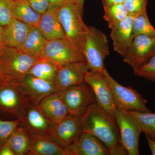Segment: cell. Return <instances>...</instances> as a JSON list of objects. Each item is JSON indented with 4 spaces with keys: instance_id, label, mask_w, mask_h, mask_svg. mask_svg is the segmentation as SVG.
Here are the masks:
<instances>
[{
    "instance_id": "17",
    "label": "cell",
    "mask_w": 155,
    "mask_h": 155,
    "mask_svg": "<svg viewBox=\"0 0 155 155\" xmlns=\"http://www.w3.org/2000/svg\"><path fill=\"white\" fill-rule=\"evenodd\" d=\"M37 107L45 117L53 123L60 122L69 115L58 91L43 99Z\"/></svg>"
},
{
    "instance_id": "13",
    "label": "cell",
    "mask_w": 155,
    "mask_h": 155,
    "mask_svg": "<svg viewBox=\"0 0 155 155\" xmlns=\"http://www.w3.org/2000/svg\"><path fill=\"white\" fill-rule=\"evenodd\" d=\"M89 69L86 62H77L58 67L53 84L56 90H63L85 82Z\"/></svg>"
},
{
    "instance_id": "11",
    "label": "cell",
    "mask_w": 155,
    "mask_h": 155,
    "mask_svg": "<svg viewBox=\"0 0 155 155\" xmlns=\"http://www.w3.org/2000/svg\"><path fill=\"white\" fill-rule=\"evenodd\" d=\"M81 116L69 115L58 123H54L48 135L60 146L67 149L83 133Z\"/></svg>"
},
{
    "instance_id": "3",
    "label": "cell",
    "mask_w": 155,
    "mask_h": 155,
    "mask_svg": "<svg viewBox=\"0 0 155 155\" xmlns=\"http://www.w3.org/2000/svg\"><path fill=\"white\" fill-rule=\"evenodd\" d=\"M109 53V43L105 35L98 28L89 26L82 54L90 71L102 72L105 69L104 62Z\"/></svg>"
},
{
    "instance_id": "26",
    "label": "cell",
    "mask_w": 155,
    "mask_h": 155,
    "mask_svg": "<svg viewBox=\"0 0 155 155\" xmlns=\"http://www.w3.org/2000/svg\"><path fill=\"white\" fill-rule=\"evenodd\" d=\"M135 119L145 135L155 140V113L126 111Z\"/></svg>"
},
{
    "instance_id": "38",
    "label": "cell",
    "mask_w": 155,
    "mask_h": 155,
    "mask_svg": "<svg viewBox=\"0 0 155 155\" xmlns=\"http://www.w3.org/2000/svg\"><path fill=\"white\" fill-rule=\"evenodd\" d=\"M124 1L125 0H102V3L104 8L115 4L123 3Z\"/></svg>"
},
{
    "instance_id": "9",
    "label": "cell",
    "mask_w": 155,
    "mask_h": 155,
    "mask_svg": "<svg viewBox=\"0 0 155 155\" xmlns=\"http://www.w3.org/2000/svg\"><path fill=\"white\" fill-rule=\"evenodd\" d=\"M120 132L121 142L128 155H139V140L141 128L127 111L117 108L114 114Z\"/></svg>"
},
{
    "instance_id": "6",
    "label": "cell",
    "mask_w": 155,
    "mask_h": 155,
    "mask_svg": "<svg viewBox=\"0 0 155 155\" xmlns=\"http://www.w3.org/2000/svg\"><path fill=\"white\" fill-rule=\"evenodd\" d=\"M0 58L7 75L18 82L23 80L31 67L39 60L19 49L5 46L0 51Z\"/></svg>"
},
{
    "instance_id": "31",
    "label": "cell",
    "mask_w": 155,
    "mask_h": 155,
    "mask_svg": "<svg viewBox=\"0 0 155 155\" xmlns=\"http://www.w3.org/2000/svg\"><path fill=\"white\" fill-rule=\"evenodd\" d=\"M134 75L155 83V55L134 73Z\"/></svg>"
},
{
    "instance_id": "28",
    "label": "cell",
    "mask_w": 155,
    "mask_h": 155,
    "mask_svg": "<svg viewBox=\"0 0 155 155\" xmlns=\"http://www.w3.org/2000/svg\"><path fill=\"white\" fill-rule=\"evenodd\" d=\"M140 35L155 38V28L151 24L147 12L134 18L132 36L134 38Z\"/></svg>"
},
{
    "instance_id": "35",
    "label": "cell",
    "mask_w": 155,
    "mask_h": 155,
    "mask_svg": "<svg viewBox=\"0 0 155 155\" xmlns=\"http://www.w3.org/2000/svg\"><path fill=\"white\" fill-rule=\"evenodd\" d=\"M0 155H15L8 142L0 147Z\"/></svg>"
},
{
    "instance_id": "7",
    "label": "cell",
    "mask_w": 155,
    "mask_h": 155,
    "mask_svg": "<svg viewBox=\"0 0 155 155\" xmlns=\"http://www.w3.org/2000/svg\"><path fill=\"white\" fill-rule=\"evenodd\" d=\"M41 59L48 60L58 67L86 62L82 53L66 38L47 40Z\"/></svg>"
},
{
    "instance_id": "36",
    "label": "cell",
    "mask_w": 155,
    "mask_h": 155,
    "mask_svg": "<svg viewBox=\"0 0 155 155\" xmlns=\"http://www.w3.org/2000/svg\"><path fill=\"white\" fill-rule=\"evenodd\" d=\"M150 150L152 155H155V140L150 138L148 136L145 135Z\"/></svg>"
},
{
    "instance_id": "22",
    "label": "cell",
    "mask_w": 155,
    "mask_h": 155,
    "mask_svg": "<svg viewBox=\"0 0 155 155\" xmlns=\"http://www.w3.org/2000/svg\"><path fill=\"white\" fill-rule=\"evenodd\" d=\"M47 40L38 27L33 26L19 49L28 55L40 59Z\"/></svg>"
},
{
    "instance_id": "23",
    "label": "cell",
    "mask_w": 155,
    "mask_h": 155,
    "mask_svg": "<svg viewBox=\"0 0 155 155\" xmlns=\"http://www.w3.org/2000/svg\"><path fill=\"white\" fill-rule=\"evenodd\" d=\"M12 17L31 26L38 27L41 15L32 8L26 0H14L11 8Z\"/></svg>"
},
{
    "instance_id": "12",
    "label": "cell",
    "mask_w": 155,
    "mask_h": 155,
    "mask_svg": "<svg viewBox=\"0 0 155 155\" xmlns=\"http://www.w3.org/2000/svg\"><path fill=\"white\" fill-rule=\"evenodd\" d=\"M85 82L92 90L98 106L114 117L117 108L110 86L102 72L88 71L85 76Z\"/></svg>"
},
{
    "instance_id": "37",
    "label": "cell",
    "mask_w": 155,
    "mask_h": 155,
    "mask_svg": "<svg viewBox=\"0 0 155 155\" xmlns=\"http://www.w3.org/2000/svg\"><path fill=\"white\" fill-rule=\"evenodd\" d=\"M51 5L61 7L67 2H72L70 0H48Z\"/></svg>"
},
{
    "instance_id": "40",
    "label": "cell",
    "mask_w": 155,
    "mask_h": 155,
    "mask_svg": "<svg viewBox=\"0 0 155 155\" xmlns=\"http://www.w3.org/2000/svg\"><path fill=\"white\" fill-rule=\"evenodd\" d=\"M72 2H75L78 3L81 8H83L84 0H72Z\"/></svg>"
},
{
    "instance_id": "18",
    "label": "cell",
    "mask_w": 155,
    "mask_h": 155,
    "mask_svg": "<svg viewBox=\"0 0 155 155\" xmlns=\"http://www.w3.org/2000/svg\"><path fill=\"white\" fill-rule=\"evenodd\" d=\"M134 18L128 15L125 19L111 29L110 36L114 49L122 57L129 48L133 41L132 25Z\"/></svg>"
},
{
    "instance_id": "4",
    "label": "cell",
    "mask_w": 155,
    "mask_h": 155,
    "mask_svg": "<svg viewBox=\"0 0 155 155\" xmlns=\"http://www.w3.org/2000/svg\"><path fill=\"white\" fill-rule=\"evenodd\" d=\"M110 86L116 108L125 111L147 112V101L137 91L131 87L122 86L105 69L102 72Z\"/></svg>"
},
{
    "instance_id": "2",
    "label": "cell",
    "mask_w": 155,
    "mask_h": 155,
    "mask_svg": "<svg viewBox=\"0 0 155 155\" xmlns=\"http://www.w3.org/2000/svg\"><path fill=\"white\" fill-rule=\"evenodd\" d=\"M83 8L74 2L65 3L58 10V18L65 37L82 54V48L88 26L82 18Z\"/></svg>"
},
{
    "instance_id": "41",
    "label": "cell",
    "mask_w": 155,
    "mask_h": 155,
    "mask_svg": "<svg viewBox=\"0 0 155 155\" xmlns=\"http://www.w3.org/2000/svg\"><path fill=\"white\" fill-rule=\"evenodd\" d=\"M70 1H71V0H70Z\"/></svg>"
},
{
    "instance_id": "19",
    "label": "cell",
    "mask_w": 155,
    "mask_h": 155,
    "mask_svg": "<svg viewBox=\"0 0 155 155\" xmlns=\"http://www.w3.org/2000/svg\"><path fill=\"white\" fill-rule=\"evenodd\" d=\"M59 7L51 5L41 14L38 27L47 40L64 38L65 32L58 18Z\"/></svg>"
},
{
    "instance_id": "39",
    "label": "cell",
    "mask_w": 155,
    "mask_h": 155,
    "mask_svg": "<svg viewBox=\"0 0 155 155\" xmlns=\"http://www.w3.org/2000/svg\"><path fill=\"white\" fill-rule=\"evenodd\" d=\"M4 46V27L0 23V51Z\"/></svg>"
},
{
    "instance_id": "33",
    "label": "cell",
    "mask_w": 155,
    "mask_h": 155,
    "mask_svg": "<svg viewBox=\"0 0 155 155\" xmlns=\"http://www.w3.org/2000/svg\"><path fill=\"white\" fill-rule=\"evenodd\" d=\"M31 7L38 13L42 14L50 6L48 0H26Z\"/></svg>"
},
{
    "instance_id": "30",
    "label": "cell",
    "mask_w": 155,
    "mask_h": 155,
    "mask_svg": "<svg viewBox=\"0 0 155 155\" xmlns=\"http://www.w3.org/2000/svg\"><path fill=\"white\" fill-rule=\"evenodd\" d=\"M148 0H125L124 5L128 15L134 18L147 12V5Z\"/></svg>"
},
{
    "instance_id": "20",
    "label": "cell",
    "mask_w": 155,
    "mask_h": 155,
    "mask_svg": "<svg viewBox=\"0 0 155 155\" xmlns=\"http://www.w3.org/2000/svg\"><path fill=\"white\" fill-rule=\"evenodd\" d=\"M32 26L13 18L4 27V46L20 48Z\"/></svg>"
},
{
    "instance_id": "1",
    "label": "cell",
    "mask_w": 155,
    "mask_h": 155,
    "mask_svg": "<svg viewBox=\"0 0 155 155\" xmlns=\"http://www.w3.org/2000/svg\"><path fill=\"white\" fill-rule=\"evenodd\" d=\"M83 132L94 135L107 147L110 155H126L121 142L120 132L115 118L96 102L81 116Z\"/></svg>"
},
{
    "instance_id": "8",
    "label": "cell",
    "mask_w": 155,
    "mask_h": 155,
    "mask_svg": "<svg viewBox=\"0 0 155 155\" xmlns=\"http://www.w3.org/2000/svg\"><path fill=\"white\" fill-rule=\"evenodd\" d=\"M70 115L81 116L94 103L95 97L86 82L58 91Z\"/></svg>"
},
{
    "instance_id": "14",
    "label": "cell",
    "mask_w": 155,
    "mask_h": 155,
    "mask_svg": "<svg viewBox=\"0 0 155 155\" xmlns=\"http://www.w3.org/2000/svg\"><path fill=\"white\" fill-rule=\"evenodd\" d=\"M26 128L30 140L28 155H67L66 149L53 141L48 134Z\"/></svg>"
},
{
    "instance_id": "27",
    "label": "cell",
    "mask_w": 155,
    "mask_h": 155,
    "mask_svg": "<svg viewBox=\"0 0 155 155\" xmlns=\"http://www.w3.org/2000/svg\"><path fill=\"white\" fill-rule=\"evenodd\" d=\"M104 18L109 28H115L128 16V13L123 3L115 4L104 7Z\"/></svg>"
},
{
    "instance_id": "32",
    "label": "cell",
    "mask_w": 155,
    "mask_h": 155,
    "mask_svg": "<svg viewBox=\"0 0 155 155\" xmlns=\"http://www.w3.org/2000/svg\"><path fill=\"white\" fill-rule=\"evenodd\" d=\"M14 0H0V23L3 27L13 19L11 8Z\"/></svg>"
},
{
    "instance_id": "15",
    "label": "cell",
    "mask_w": 155,
    "mask_h": 155,
    "mask_svg": "<svg viewBox=\"0 0 155 155\" xmlns=\"http://www.w3.org/2000/svg\"><path fill=\"white\" fill-rule=\"evenodd\" d=\"M67 155H110L105 145L94 135L83 132L72 145L66 149Z\"/></svg>"
},
{
    "instance_id": "24",
    "label": "cell",
    "mask_w": 155,
    "mask_h": 155,
    "mask_svg": "<svg viewBox=\"0 0 155 155\" xmlns=\"http://www.w3.org/2000/svg\"><path fill=\"white\" fill-rule=\"evenodd\" d=\"M15 155H28L30 140L26 127L20 124L15 129L8 141Z\"/></svg>"
},
{
    "instance_id": "29",
    "label": "cell",
    "mask_w": 155,
    "mask_h": 155,
    "mask_svg": "<svg viewBox=\"0 0 155 155\" xmlns=\"http://www.w3.org/2000/svg\"><path fill=\"white\" fill-rule=\"evenodd\" d=\"M19 119L4 120L0 119V147L6 143L16 128L20 124Z\"/></svg>"
},
{
    "instance_id": "5",
    "label": "cell",
    "mask_w": 155,
    "mask_h": 155,
    "mask_svg": "<svg viewBox=\"0 0 155 155\" xmlns=\"http://www.w3.org/2000/svg\"><path fill=\"white\" fill-rule=\"evenodd\" d=\"M30 102L19 82L11 81L0 87V113L22 122Z\"/></svg>"
},
{
    "instance_id": "34",
    "label": "cell",
    "mask_w": 155,
    "mask_h": 155,
    "mask_svg": "<svg viewBox=\"0 0 155 155\" xmlns=\"http://www.w3.org/2000/svg\"><path fill=\"white\" fill-rule=\"evenodd\" d=\"M11 81H14L6 74L3 68L2 60L0 58V87Z\"/></svg>"
},
{
    "instance_id": "25",
    "label": "cell",
    "mask_w": 155,
    "mask_h": 155,
    "mask_svg": "<svg viewBox=\"0 0 155 155\" xmlns=\"http://www.w3.org/2000/svg\"><path fill=\"white\" fill-rule=\"evenodd\" d=\"M58 67L48 60L40 59L31 67L27 74L53 83Z\"/></svg>"
},
{
    "instance_id": "10",
    "label": "cell",
    "mask_w": 155,
    "mask_h": 155,
    "mask_svg": "<svg viewBox=\"0 0 155 155\" xmlns=\"http://www.w3.org/2000/svg\"><path fill=\"white\" fill-rule=\"evenodd\" d=\"M154 55L155 38L140 35L134 38L130 47L122 57L135 73Z\"/></svg>"
},
{
    "instance_id": "21",
    "label": "cell",
    "mask_w": 155,
    "mask_h": 155,
    "mask_svg": "<svg viewBox=\"0 0 155 155\" xmlns=\"http://www.w3.org/2000/svg\"><path fill=\"white\" fill-rule=\"evenodd\" d=\"M54 123L50 122L38 110L37 105L29 102L25 109L21 125L26 128L48 135Z\"/></svg>"
},
{
    "instance_id": "16",
    "label": "cell",
    "mask_w": 155,
    "mask_h": 155,
    "mask_svg": "<svg viewBox=\"0 0 155 155\" xmlns=\"http://www.w3.org/2000/svg\"><path fill=\"white\" fill-rule=\"evenodd\" d=\"M19 83L30 102L37 105L46 97L57 91L53 82L28 74Z\"/></svg>"
}]
</instances>
